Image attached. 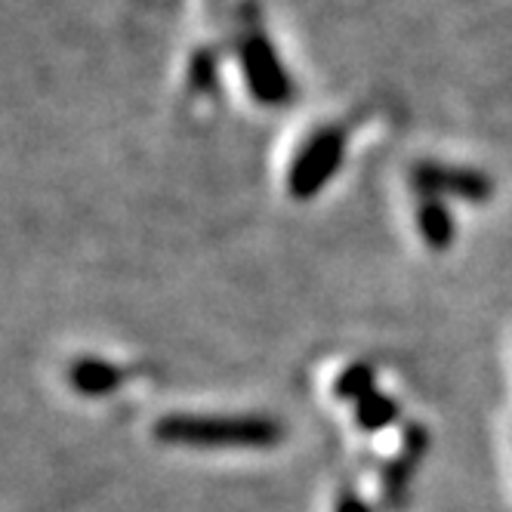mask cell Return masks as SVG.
I'll return each instance as SVG.
<instances>
[{
    "mask_svg": "<svg viewBox=\"0 0 512 512\" xmlns=\"http://www.w3.org/2000/svg\"><path fill=\"white\" fill-rule=\"evenodd\" d=\"M155 435L167 445L192 448H269L281 442V426L266 417H164Z\"/></svg>",
    "mask_w": 512,
    "mask_h": 512,
    "instance_id": "6da1fadb",
    "label": "cell"
},
{
    "mask_svg": "<svg viewBox=\"0 0 512 512\" xmlns=\"http://www.w3.org/2000/svg\"><path fill=\"white\" fill-rule=\"evenodd\" d=\"M371 392H377V389H374V368H368V364H352V368L337 380V398L361 401Z\"/></svg>",
    "mask_w": 512,
    "mask_h": 512,
    "instance_id": "277c9868",
    "label": "cell"
},
{
    "mask_svg": "<svg viewBox=\"0 0 512 512\" xmlns=\"http://www.w3.org/2000/svg\"><path fill=\"white\" fill-rule=\"evenodd\" d=\"M68 380H71V386H75L81 395L96 398V395L115 392L121 386V371L115 368V364L99 361V358H81V361L71 364Z\"/></svg>",
    "mask_w": 512,
    "mask_h": 512,
    "instance_id": "7a4b0ae2",
    "label": "cell"
},
{
    "mask_svg": "<svg viewBox=\"0 0 512 512\" xmlns=\"http://www.w3.org/2000/svg\"><path fill=\"white\" fill-rule=\"evenodd\" d=\"M423 232L432 247H448L451 244V219L442 207L429 204L423 210Z\"/></svg>",
    "mask_w": 512,
    "mask_h": 512,
    "instance_id": "5b68a950",
    "label": "cell"
},
{
    "mask_svg": "<svg viewBox=\"0 0 512 512\" xmlns=\"http://www.w3.org/2000/svg\"><path fill=\"white\" fill-rule=\"evenodd\" d=\"M337 512H371V506L364 503L358 494H352V491H346L343 497H340V503H337Z\"/></svg>",
    "mask_w": 512,
    "mask_h": 512,
    "instance_id": "8992f818",
    "label": "cell"
},
{
    "mask_svg": "<svg viewBox=\"0 0 512 512\" xmlns=\"http://www.w3.org/2000/svg\"><path fill=\"white\" fill-rule=\"evenodd\" d=\"M355 417H358V426H361V429L380 432V429H386L389 423H395L398 405H395L392 398L380 395V392H371L368 398H361V401H358Z\"/></svg>",
    "mask_w": 512,
    "mask_h": 512,
    "instance_id": "3957f363",
    "label": "cell"
}]
</instances>
